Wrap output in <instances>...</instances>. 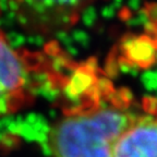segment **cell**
Here are the masks:
<instances>
[{
    "label": "cell",
    "mask_w": 157,
    "mask_h": 157,
    "mask_svg": "<svg viewBox=\"0 0 157 157\" xmlns=\"http://www.w3.org/2000/svg\"><path fill=\"white\" fill-rule=\"evenodd\" d=\"M113 157H157V117L141 115L118 141Z\"/></svg>",
    "instance_id": "277c9868"
},
{
    "label": "cell",
    "mask_w": 157,
    "mask_h": 157,
    "mask_svg": "<svg viewBox=\"0 0 157 157\" xmlns=\"http://www.w3.org/2000/svg\"><path fill=\"white\" fill-rule=\"evenodd\" d=\"M0 12H1V8H0Z\"/></svg>",
    "instance_id": "8992f818"
},
{
    "label": "cell",
    "mask_w": 157,
    "mask_h": 157,
    "mask_svg": "<svg viewBox=\"0 0 157 157\" xmlns=\"http://www.w3.org/2000/svg\"><path fill=\"white\" fill-rule=\"evenodd\" d=\"M61 52L56 45L42 50L15 48L0 29V118L33 105L45 86L62 87Z\"/></svg>",
    "instance_id": "7a4b0ae2"
},
{
    "label": "cell",
    "mask_w": 157,
    "mask_h": 157,
    "mask_svg": "<svg viewBox=\"0 0 157 157\" xmlns=\"http://www.w3.org/2000/svg\"><path fill=\"white\" fill-rule=\"evenodd\" d=\"M17 22L29 33L52 35L64 32L78 22L88 1H14Z\"/></svg>",
    "instance_id": "3957f363"
},
{
    "label": "cell",
    "mask_w": 157,
    "mask_h": 157,
    "mask_svg": "<svg viewBox=\"0 0 157 157\" xmlns=\"http://www.w3.org/2000/svg\"><path fill=\"white\" fill-rule=\"evenodd\" d=\"M147 35L157 48V3H146L142 8Z\"/></svg>",
    "instance_id": "5b68a950"
},
{
    "label": "cell",
    "mask_w": 157,
    "mask_h": 157,
    "mask_svg": "<svg viewBox=\"0 0 157 157\" xmlns=\"http://www.w3.org/2000/svg\"><path fill=\"white\" fill-rule=\"evenodd\" d=\"M63 87L78 93V103L63 107L47 137L52 157H113L123 133L140 117L125 88L101 80L93 69H74Z\"/></svg>",
    "instance_id": "6da1fadb"
}]
</instances>
